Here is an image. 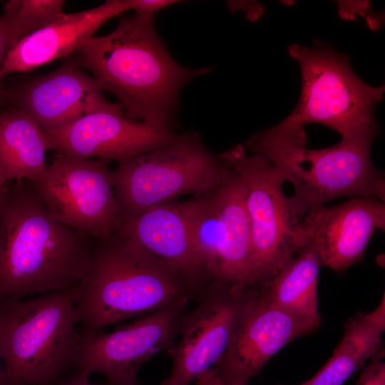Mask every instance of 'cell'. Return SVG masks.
I'll return each instance as SVG.
<instances>
[{"label": "cell", "mask_w": 385, "mask_h": 385, "mask_svg": "<svg viewBox=\"0 0 385 385\" xmlns=\"http://www.w3.org/2000/svg\"><path fill=\"white\" fill-rule=\"evenodd\" d=\"M98 86L114 94L125 115L171 128L182 88L210 68L177 63L158 36L153 16H123L111 33L93 36L71 55Z\"/></svg>", "instance_id": "obj_1"}, {"label": "cell", "mask_w": 385, "mask_h": 385, "mask_svg": "<svg viewBox=\"0 0 385 385\" xmlns=\"http://www.w3.org/2000/svg\"><path fill=\"white\" fill-rule=\"evenodd\" d=\"M11 183L0 212V300L78 285L93 238L54 220L30 181Z\"/></svg>", "instance_id": "obj_2"}, {"label": "cell", "mask_w": 385, "mask_h": 385, "mask_svg": "<svg viewBox=\"0 0 385 385\" xmlns=\"http://www.w3.org/2000/svg\"><path fill=\"white\" fill-rule=\"evenodd\" d=\"M202 287L118 232L93 238L88 271L76 287V312L82 334L163 308L188 306Z\"/></svg>", "instance_id": "obj_3"}, {"label": "cell", "mask_w": 385, "mask_h": 385, "mask_svg": "<svg viewBox=\"0 0 385 385\" xmlns=\"http://www.w3.org/2000/svg\"><path fill=\"white\" fill-rule=\"evenodd\" d=\"M374 138H341L331 147L309 149L306 132L282 135L269 128L252 134L244 147L265 156L292 185L288 198L300 222L309 211L343 196H371L384 202V175L371 160Z\"/></svg>", "instance_id": "obj_4"}, {"label": "cell", "mask_w": 385, "mask_h": 385, "mask_svg": "<svg viewBox=\"0 0 385 385\" xmlns=\"http://www.w3.org/2000/svg\"><path fill=\"white\" fill-rule=\"evenodd\" d=\"M76 287L0 300L2 385H51L72 364L81 338Z\"/></svg>", "instance_id": "obj_5"}, {"label": "cell", "mask_w": 385, "mask_h": 385, "mask_svg": "<svg viewBox=\"0 0 385 385\" xmlns=\"http://www.w3.org/2000/svg\"><path fill=\"white\" fill-rule=\"evenodd\" d=\"M288 53L300 67L301 95L294 111L272 130L295 134L304 132L307 124L319 123L337 131L342 139L377 135L374 108L383 97L384 86L364 83L352 70L349 57L329 43H293Z\"/></svg>", "instance_id": "obj_6"}, {"label": "cell", "mask_w": 385, "mask_h": 385, "mask_svg": "<svg viewBox=\"0 0 385 385\" xmlns=\"http://www.w3.org/2000/svg\"><path fill=\"white\" fill-rule=\"evenodd\" d=\"M228 169L221 155L210 151L195 133L119 163L112 170L119 225L180 195L213 192Z\"/></svg>", "instance_id": "obj_7"}, {"label": "cell", "mask_w": 385, "mask_h": 385, "mask_svg": "<svg viewBox=\"0 0 385 385\" xmlns=\"http://www.w3.org/2000/svg\"><path fill=\"white\" fill-rule=\"evenodd\" d=\"M220 155L243 182L250 225L252 284L262 285L308 244L307 237L293 214L283 191L285 181L275 165L262 155H248L241 144Z\"/></svg>", "instance_id": "obj_8"}, {"label": "cell", "mask_w": 385, "mask_h": 385, "mask_svg": "<svg viewBox=\"0 0 385 385\" xmlns=\"http://www.w3.org/2000/svg\"><path fill=\"white\" fill-rule=\"evenodd\" d=\"M191 200L192 240L211 282L254 287L250 225L239 174L229 166L216 190Z\"/></svg>", "instance_id": "obj_9"}, {"label": "cell", "mask_w": 385, "mask_h": 385, "mask_svg": "<svg viewBox=\"0 0 385 385\" xmlns=\"http://www.w3.org/2000/svg\"><path fill=\"white\" fill-rule=\"evenodd\" d=\"M110 162L55 153L45 175L30 183L54 220L92 238L108 237L119 226Z\"/></svg>", "instance_id": "obj_10"}, {"label": "cell", "mask_w": 385, "mask_h": 385, "mask_svg": "<svg viewBox=\"0 0 385 385\" xmlns=\"http://www.w3.org/2000/svg\"><path fill=\"white\" fill-rule=\"evenodd\" d=\"M254 287L211 282L195 306L185 311L178 341L168 351L172 369L162 385H190L223 356L249 302Z\"/></svg>", "instance_id": "obj_11"}, {"label": "cell", "mask_w": 385, "mask_h": 385, "mask_svg": "<svg viewBox=\"0 0 385 385\" xmlns=\"http://www.w3.org/2000/svg\"><path fill=\"white\" fill-rule=\"evenodd\" d=\"M186 307L158 309L110 332L81 334L71 365L103 375L108 385H137L142 365L174 345Z\"/></svg>", "instance_id": "obj_12"}, {"label": "cell", "mask_w": 385, "mask_h": 385, "mask_svg": "<svg viewBox=\"0 0 385 385\" xmlns=\"http://www.w3.org/2000/svg\"><path fill=\"white\" fill-rule=\"evenodd\" d=\"M48 150L81 159L118 164L174 142L179 135L127 118L123 111H98L55 130L43 131Z\"/></svg>", "instance_id": "obj_13"}, {"label": "cell", "mask_w": 385, "mask_h": 385, "mask_svg": "<svg viewBox=\"0 0 385 385\" xmlns=\"http://www.w3.org/2000/svg\"><path fill=\"white\" fill-rule=\"evenodd\" d=\"M319 327L278 307L260 287H254L230 344L213 368L227 382L247 385L281 349Z\"/></svg>", "instance_id": "obj_14"}, {"label": "cell", "mask_w": 385, "mask_h": 385, "mask_svg": "<svg viewBox=\"0 0 385 385\" xmlns=\"http://www.w3.org/2000/svg\"><path fill=\"white\" fill-rule=\"evenodd\" d=\"M0 100L29 115L43 131L57 129L98 111H123L103 96L93 78L72 56L56 70L11 88L0 86Z\"/></svg>", "instance_id": "obj_15"}, {"label": "cell", "mask_w": 385, "mask_h": 385, "mask_svg": "<svg viewBox=\"0 0 385 385\" xmlns=\"http://www.w3.org/2000/svg\"><path fill=\"white\" fill-rule=\"evenodd\" d=\"M300 223L322 266L340 272L360 262L375 232L384 230L385 204L375 197H353L314 208Z\"/></svg>", "instance_id": "obj_16"}, {"label": "cell", "mask_w": 385, "mask_h": 385, "mask_svg": "<svg viewBox=\"0 0 385 385\" xmlns=\"http://www.w3.org/2000/svg\"><path fill=\"white\" fill-rule=\"evenodd\" d=\"M133 7L131 0H108L86 11L63 14L20 39L9 50L0 67V82L8 74L71 56L107 21Z\"/></svg>", "instance_id": "obj_17"}, {"label": "cell", "mask_w": 385, "mask_h": 385, "mask_svg": "<svg viewBox=\"0 0 385 385\" xmlns=\"http://www.w3.org/2000/svg\"><path fill=\"white\" fill-rule=\"evenodd\" d=\"M191 207V199L158 205L122 222L116 232L205 287L211 280L193 243Z\"/></svg>", "instance_id": "obj_18"}, {"label": "cell", "mask_w": 385, "mask_h": 385, "mask_svg": "<svg viewBox=\"0 0 385 385\" xmlns=\"http://www.w3.org/2000/svg\"><path fill=\"white\" fill-rule=\"evenodd\" d=\"M384 296L370 312L356 313L344 325L342 338L327 363L302 385H343L370 359L383 356Z\"/></svg>", "instance_id": "obj_19"}, {"label": "cell", "mask_w": 385, "mask_h": 385, "mask_svg": "<svg viewBox=\"0 0 385 385\" xmlns=\"http://www.w3.org/2000/svg\"><path fill=\"white\" fill-rule=\"evenodd\" d=\"M46 150L43 130L29 115L13 107L0 109V188L40 180L48 166Z\"/></svg>", "instance_id": "obj_20"}, {"label": "cell", "mask_w": 385, "mask_h": 385, "mask_svg": "<svg viewBox=\"0 0 385 385\" xmlns=\"http://www.w3.org/2000/svg\"><path fill=\"white\" fill-rule=\"evenodd\" d=\"M322 267L317 249L307 244L272 279L259 287L278 307L320 326L317 284Z\"/></svg>", "instance_id": "obj_21"}, {"label": "cell", "mask_w": 385, "mask_h": 385, "mask_svg": "<svg viewBox=\"0 0 385 385\" xmlns=\"http://www.w3.org/2000/svg\"><path fill=\"white\" fill-rule=\"evenodd\" d=\"M64 4L63 0H10L4 4L2 14L17 42L61 17Z\"/></svg>", "instance_id": "obj_22"}, {"label": "cell", "mask_w": 385, "mask_h": 385, "mask_svg": "<svg viewBox=\"0 0 385 385\" xmlns=\"http://www.w3.org/2000/svg\"><path fill=\"white\" fill-rule=\"evenodd\" d=\"M382 356L371 359L361 371L356 385H385V363Z\"/></svg>", "instance_id": "obj_23"}, {"label": "cell", "mask_w": 385, "mask_h": 385, "mask_svg": "<svg viewBox=\"0 0 385 385\" xmlns=\"http://www.w3.org/2000/svg\"><path fill=\"white\" fill-rule=\"evenodd\" d=\"M135 14L153 16L155 11L168 7L178 1L175 0H131Z\"/></svg>", "instance_id": "obj_24"}, {"label": "cell", "mask_w": 385, "mask_h": 385, "mask_svg": "<svg viewBox=\"0 0 385 385\" xmlns=\"http://www.w3.org/2000/svg\"><path fill=\"white\" fill-rule=\"evenodd\" d=\"M16 43L10 24L0 14V67L9 50Z\"/></svg>", "instance_id": "obj_25"}, {"label": "cell", "mask_w": 385, "mask_h": 385, "mask_svg": "<svg viewBox=\"0 0 385 385\" xmlns=\"http://www.w3.org/2000/svg\"><path fill=\"white\" fill-rule=\"evenodd\" d=\"M194 382L195 385H233L225 381L215 368L200 374Z\"/></svg>", "instance_id": "obj_26"}, {"label": "cell", "mask_w": 385, "mask_h": 385, "mask_svg": "<svg viewBox=\"0 0 385 385\" xmlns=\"http://www.w3.org/2000/svg\"><path fill=\"white\" fill-rule=\"evenodd\" d=\"M86 373L78 371V373L68 380L64 385H93Z\"/></svg>", "instance_id": "obj_27"}, {"label": "cell", "mask_w": 385, "mask_h": 385, "mask_svg": "<svg viewBox=\"0 0 385 385\" xmlns=\"http://www.w3.org/2000/svg\"><path fill=\"white\" fill-rule=\"evenodd\" d=\"M7 185L4 188H0V212L5 199Z\"/></svg>", "instance_id": "obj_28"}, {"label": "cell", "mask_w": 385, "mask_h": 385, "mask_svg": "<svg viewBox=\"0 0 385 385\" xmlns=\"http://www.w3.org/2000/svg\"><path fill=\"white\" fill-rule=\"evenodd\" d=\"M3 383V367H2V361L1 359L0 355V385H2Z\"/></svg>", "instance_id": "obj_29"}, {"label": "cell", "mask_w": 385, "mask_h": 385, "mask_svg": "<svg viewBox=\"0 0 385 385\" xmlns=\"http://www.w3.org/2000/svg\"><path fill=\"white\" fill-rule=\"evenodd\" d=\"M299 385H302V384H299Z\"/></svg>", "instance_id": "obj_30"}]
</instances>
